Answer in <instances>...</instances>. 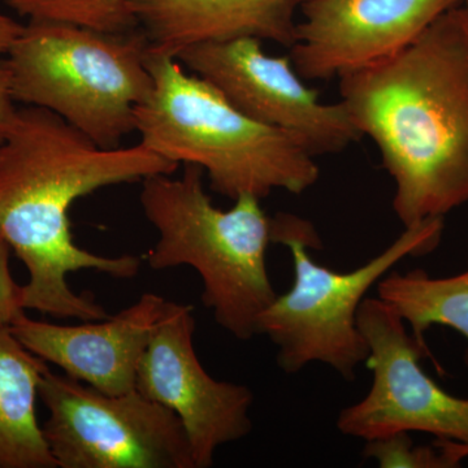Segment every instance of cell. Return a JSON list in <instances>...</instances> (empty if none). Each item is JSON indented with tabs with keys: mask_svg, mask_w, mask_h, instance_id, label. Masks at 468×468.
I'll return each mask as SVG.
<instances>
[{
	"mask_svg": "<svg viewBox=\"0 0 468 468\" xmlns=\"http://www.w3.org/2000/svg\"><path fill=\"white\" fill-rule=\"evenodd\" d=\"M178 165L141 144L103 149L50 111L18 109L0 143V237L29 273L23 285L26 310L84 322L109 318L91 297L73 292L67 276L95 270L133 279L141 258L101 257L77 246L69 209L101 187L174 175Z\"/></svg>",
	"mask_w": 468,
	"mask_h": 468,
	"instance_id": "6da1fadb",
	"label": "cell"
},
{
	"mask_svg": "<svg viewBox=\"0 0 468 468\" xmlns=\"http://www.w3.org/2000/svg\"><path fill=\"white\" fill-rule=\"evenodd\" d=\"M341 101L393 178L405 228L468 202V12L449 9L405 50L340 79Z\"/></svg>",
	"mask_w": 468,
	"mask_h": 468,
	"instance_id": "7a4b0ae2",
	"label": "cell"
},
{
	"mask_svg": "<svg viewBox=\"0 0 468 468\" xmlns=\"http://www.w3.org/2000/svg\"><path fill=\"white\" fill-rule=\"evenodd\" d=\"M153 90L135 112L147 150L207 172L211 189L236 201L273 190L302 194L318 183L315 156L294 135L254 122L172 55L147 52Z\"/></svg>",
	"mask_w": 468,
	"mask_h": 468,
	"instance_id": "3957f363",
	"label": "cell"
},
{
	"mask_svg": "<svg viewBox=\"0 0 468 468\" xmlns=\"http://www.w3.org/2000/svg\"><path fill=\"white\" fill-rule=\"evenodd\" d=\"M171 176L143 181L141 206L159 233L147 263L155 271L193 267L202 277L203 304L218 324L237 340H251L277 297L266 263L271 218L254 196L239 197L230 209L215 207L197 165Z\"/></svg>",
	"mask_w": 468,
	"mask_h": 468,
	"instance_id": "277c9868",
	"label": "cell"
},
{
	"mask_svg": "<svg viewBox=\"0 0 468 468\" xmlns=\"http://www.w3.org/2000/svg\"><path fill=\"white\" fill-rule=\"evenodd\" d=\"M143 32L107 33L29 21L3 61L16 103L48 110L103 149L135 131L153 90Z\"/></svg>",
	"mask_w": 468,
	"mask_h": 468,
	"instance_id": "5b68a950",
	"label": "cell"
},
{
	"mask_svg": "<svg viewBox=\"0 0 468 468\" xmlns=\"http://www.w3.org/2000/svg\"><path fill=\"white\" fill-rule=\"evenodd\" d=\"M443 218H431L405 232L378 257L351 272H335L310 257L323 248L315 227L288 212L271 218V241L289 249L294 263L291 291L277 295L258 320V335L277 347L276 362L285 374H297L314 362L337 371L346 381L369 356L356 315L369 289L397 263L421 257L441 241Z\"/></svg>",
	"mask_w": 468,
	"mask_h": 468,
	"instance_id": "8992f818",
	"label": "cell"
},
{
	"mask_svg": "<svg viewBox=\"0 0 468 468\" xmlns=\"http://www.w3.org/2000/svg\"><path fill=\"white\" fill-rule=\"evenodd\" d=\"M38 397L58 468H196L180 418L137 389L111 396L48 369Z\"/></svg>",
	"mask_w": 468,
	"mask_h": 468,
	"instance_id": "52a82bcc",
	"label": "cell"
},
{
	"mask_svg": "<svg viewBox=\"0 0 468 468\" xmlns=\"http://www.w3.org/2000/svg\"><path fill=\"white\" fill-rule=\"evenodd\" d=\"M356 323L374 378L365 399L341 410L340 432L366 441L424 432L468 445V399L452 396L423 371L427 345L409 334L401 315L381 298H365Z\"/></svg>",
	"mask_w": 468,
	"mask_h": 468,
	"instance_id": "ba28073f",
	"label": "cell"
},
{
	"mask_svg": "<svg viewBox=\"0 0 468 468\" xmlns=\"http://www.w3.org/2000/svg\"><path fill=\"white\" fill-rule=\"evenodd\" d=\"M175 58L243 115L294 135L314 156L341 153L362 138L343 101H320L289 55L267 54L261 39L196 43Z\"/></svg>",
	"mask_w": 468,
	"mask_h": 468,
	"instance_id": "9c48e42d",
	"label": "cell"
},
{
	"mask_svg": "<svg viewBox=\"0 0 468 468\" xmlns=\"http://www.w3.org/2000/svg\"><path fill=\"white\" fill-rule=\"evenodd\" d=\"M194 332L193 307L167 301L138 367L135 389L180 418L196 468H207L220 446L250 435L254 394L245 385L209 377L194 349Z\"/></svg>",
	"mask_w": 468,
	"mask_h": 468,
	"instance_id": "30bf717a",
	"label": "cell"
},
{
	"mask_svg": "<svg viewBox=\"0 0 468 468\" xmlns=\"http://www.w3.org/2000/svg\"><path fill=\"white\" fill-rule=\"evenodd\" d=\"M463 0H306L289 58L303 80L329 81L394 57Z\"/></svg>",
	"mask_w": 468,
	"mask_h": 468,
	"instance_id": "8fae6325",
	"label": "cell"
},
{
	"mask_svg": "<svg viewBox=\"0 0 468 468\" xmlns=\"http://www.w3.org/2000/svg\"><path fill=\"white\" fill-rule=\"evenodd\" d=\"M167 300L144 292L101 323L60 325L21 316L9 328L27 350L68 377L111 396L135 389L138 367Z\"/></svg>",
	"mask_w": 468,
	"mask_h": 468,
	"instance_id": "7c38bea8",
	"label": "cell"
},
{
	"mask_svg": "<svg viewBox=\"0 0 468 468\" xmlns=\"http://www.w3.org/2000/svg\"><path fill=\"white\" fill-rule=\"evenodd\" d=\"M306 0H131L149 51L176 57L187 46L251 37L291 48Z\"/></svg>",
	"mask_w": 468,
	"mask_h": 468,
	"instance_id": "4fadbf2b",
	"label": "cell"
},
{
	"mask_svg": "<svg viewBox=\"0 0 468 468\" xmlns=\"http://www.w3.org/2000/svg\"><path fill=\"white\" fill-rule=\"evenodd\" d=\"M48 362L0 325V468H57L36 414Z\"/></svg>",
	"mask_w": 468,
	"mask_h": 468,
	"instance_id": "5bb4252c",
	"label": "cell"
},
{
	"mask_svg": "<svg viewBox=\"0 0 468 468\" xmlns=\"http://www.w3.org/2000/svg\"><path fill=\"white\" fill-rule=\"evenodd\" d=\"M378 295L408 323L419 343L426 345L424 334L433 325L455 329L468 341V267L439 279L421 270L387 273L378 282ZM464 362L468 367V349Z\"/></svg>",
	"mask_w": 468,
	"mask_h": 468,
	"instance_id": "9a60e30c",
	"label": "cell"
},
{
	"mask_svg": "<svg viewBox=\"0 0 468 468\" xmlns=\"http://www.w3.org/2000/svg\"><path fill=\"white\" fill-rule=\"evenodd\" d=\"M29 21H58L107 33L132 32L138 27L131 0H3Z\"/></svg>",
	"mask_w": 468,
	"mask_h": 468,
	"instance_id": "2e32d148",
	"label": "cell"
},
{
	"mask_svg": "<svg viewBox=\"0 0 468 468\" xmlns=\"http://www.w3.org/2000/svg\"><path fill=\"white\" fill-rule=\"evenodd\" d=\"M363 457L378 461L381 468H452V463L439 445L415 446L409 432L368 440Z\"/></svg>",
	"mask_w": 468,
	"mask_h": 468,
	"instance_id": "e0dca14e",
	"label": "cell"
},
{
	"mask_svg": "<svg viewBox=\"0 0 468 468\" xmlns=\"http://www.w3.org/2000/svg\"><path fill=\"white\" fill-rule=\"evenodd\" d=\"M23 26L14 18L0 14V55L7 54ZM18 109L11 90L9 75L3 63L0 64V143L7 137L16 120Z\"/></svg>",
	"mask_w": 468,
	"mask_h": 468,
	"instance_id": "ac0fdd59",
	"label": "cell"
},
{
	"mask_svg": "<svg viewBox=\"0 0 468 468\" xmlns=\"http://www.w3.org/2000/svg\"><path fill=\"white\" fill-rule=\"evenodd\" d=\"M11 248L0 237V325L11 326L26 315L23 286L15 282L9 268Z\"/></svg>",
	"mask_w": 468,
	"mask_h": 468,
	"instance_id": "d6986e66",
	"label": "cell"
},
{
	"mask_svg": "<svg viewBox=\"0 0 468 468\" xmlns=\"http://www.w3.org/2000/svg\"><path fill=\"white\" fill-rule=\"evenodd\" d=\"M445 452L446 457L451 460L454 467L460 466L461 461L468 457V445L466 443H460L451 441V440H439L435 442Z\"/></svg>",
	"mask_w": 468,
	"mask_h": 468,
	"instance_id": "ffe728a7",
	"label": "cell"
},
{
	"mask_svg": "<svg viewBox=\"0 0 468 468\" xmlns=\"http://www.w3.org/2000/svg\"><path fill=\"white\" fill-rule=\"evenodd\" d=\"M462 5H463V8L466 9V11L468 12V0H463V3H462Z\"/></svg>",
	"mask_w": 468,
	"mask_h": 468,
	"instance_id": "44dd1931",
	"label": "cell"
}]
</instances>
